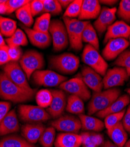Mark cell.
<instances>
[{"mask_svg":"<svg viewBox=\"0 0 130 147\" xmlns=\"http://www.w3.org/2000/svg\"><path fill=\"white\" fill-rule=\"evenodd\" d=\"M34 95L17 86L4 72H0V98L14 103H22L31 100Z\"/></svg>","mask_w":130,"mask_h":147,"instance_id":"6da1fadb","label":"cell"},{"mask_svg":"<svg viewBox=\"0 0 130 147\" xmlns=\"http://www.w3.org/2000/svg\"><path fill=\"white\" fill-rule=\"evenodd\" d=\"M121 90L116 88L94 92L88 104L89 115L96 114L109 107L119 98Z\"/></svg>","mask_w":130,"mask_h":147,"instance_id":"7a4b0ae2","label":"cell"},{"mask_svg":"<svg viewBox=\"0 0 130 147\" xmlns=\"http://www.w3.org/2000/svg\"><path fill=\"white\" fill-rule=\"evenodd\" d=\"M63 20L66 28L71 48L77 51L81 50L83 48L82 34L89 21L63 17Z\"/></svg>","mask_w":130,"mask_h":147,"instance_id":"3957f363","label":"cell"},{"mask_svg":"<svg viewBox=\"0 0 130 147\" xmlns=\"http://www.w3.org/2000/svg\"><path fill=\"white\" fill-rule=\"evenodd\" d=\"M80 61L78 57L72 53H66L55 55L49 59V67L63 74H72L78 69Z\"/></svg>","mask_w":130,"mask_h":147,"instance_id":"277c9868","label":"cell"},{"mask_svg":"<svg viewBox=\"0 0 130 147\" xmlns=\"http://www.w3.org/2000/svg\"><path fill=\"white\" fill-rule=\"evenodd\" d=\"M2 69L6 76L17 86L28 92L35 94L36 90H33L30 87L26 74L20 66L19 63L10 61L3 65Z\"/></svg>","mask_w":130,"mask_h":147,"instance_id":"5b68a950","label":"cell"},{"mask_svg":"<svg viewBox=\"0 0 130 147\" xmlns=\"http://www.w3.org/2000/svg\"><path fill=\"white\" fill-rule=\"evenodd\" d=\"M82 61L101 76H104L108 69V64L99 51L91 45L85 46L82 53Z\"/></svg>","mask_w":130,"mask_h":147,"instance_id":"8992f818","label":"cell"},{"mask_svg":"<svg viewBox=\"0 0 130 147\" xmlns=\"http://www.w3.org/2000/svg\"><path fill=\"white\" fill-rule=\"evenodd\" d=\"M49 32L51 36L53 50L61 51L69 45V37L64 22L58 19L51 21Z\"/></svg>","mask_w":130,"mask_h":147,"instance_id":"52a82bcc","label":"cell"},{"mask_svg":"<svg viewBox=\"0 0 130 147\" xmlns=\"http://www.w3.org/2000/svg\"><path fill=\"white\" fill-rule=\"evenodd\" d=\"M19 65L24 71L28 80H29L34 72L41 70L43 68L45 61L41 53L35 50H29L21 57Z\"/></svg>","mask_w":130,"mask_h":147,"instance_id":"ba28073f","label":"cell"},{"mask_svg":"<svg viewBox=\"0 0 130 147\" xmlns=\"http://www.w3.org/2000/svg\"><path fill=\"white\" fill-rule=\"evenodd\" d=\"M18 113L21 119L28 124L42 123L51 118L44 108L38 105H21L18 107Z\"/></svg>","mask_w":130,"mask_h":147,"instance_id":"9c48e42d","label":"cell"},{"mask_svg":"<svg viewBox=\"0 0 130 147\" xmlns=\"http://www.w3.org/2000/svg\"><path fill=\"white\" fill-rule=\"evenodd\" d=\"M35 84L45 87H54L67 80V78L52 70H38L32 74Z\"/></svg>","mask_w":130,"mask_h":147,"instance_id":"30bf717a","label":"cell"},{"mask_svg":"<svg viewBox=\"0 0 130 147\" xmlns=\"http://www.w3.org/2000/svg\"><path fill=\"white\" fill-rule=\"evenodd\" d=\"M59 88L63 91L79 97L83 101H86L91 98V92L89 88L79 77L63 82L59 85Z\"/></svg>","mask_w":130,"mask_h":147,"instance_id":"8fae6325","label":"cell"},{"mask_svg":"<svg viewBox=\"0 0 130 147\" xmlns=\"http://www.w3.org/2000/svg\"><path fill=\"white\" fill-rule=\"evenodd\" d=\"M128 77L127 72L124 68L115 67L109 69L106 72L103 79V88L108 90L122 86Z\"/></svg>","mask_w":130,"mask_h":147,"instance_id":"7c38bea8","label":"cell"},{"mask_svg":"<svg viewBox=\"0 0 130 147\" xmlns=\"http://www.w3.org/2000/svg\"><path fill=\"white\" fill-rule=\"evenodd\" d=\"M55 129L68 133H78L81 129V121L79 117L74 115H62L51 122Z\"/></svg>","mask_w":130,"mask_h":147,"instance_id":"4fadbf2b","label":"cell"},{"mask_svg":"<svg viewBox=\"0 0 130 147\" xmlns=\"http://www.w3.org/2000/svg\"><path fill=\"white\" fill-rule=\"evenodd\" d=\"M129 45V41L125 38H114L110 40L102 51L104 59L111 61L119 57L126 50Z\"/></svg>","mask_w":130,"mask_h":147,"instance_id":"5bb4252c","label":"cell"},{"mask_svg":"<svg viewBox=\"0 0 130 147\" xmlns=\"http://www.w3.org/2000/svg\"><path fill=\"white\" fill-rule=\"evenodd\" d=\"M117 11L115 7H104L101 8L99 17L93 24L94 28L100 35L107 31L108 28L114 22Z\"/></svg>","mask_w":130,"mask_h":147,"instance_id":"9a60e30c","label":"cell"},{"mask_svg":"<svg viewBox=\"0 0 130 147\" xmlns=\"http://www.w3.org/2000/svg\"><path fill=\"white\" fill-rule=\"evenodd\" d=\"M53 95L51 105L46 109V111L51 117L56 119L61 117L66 109L67 99L65 92L61 90H52Z\"/></svg>","mask_w":130,"mask_h":147,"instance_id":"2e32d148","label":"cell"},{"mask_svg":"<svg viewBox=\"0 0 130 147\" xmlns=\"http://www.w3.org/2000/svg\"><path fill=\"white\" fill-rule=\"evenodd\" d=\"M89 88L97 92L103 88V79L101 76L88 66H83L81 70V75L79 76Z\"/></svg>","mask_w":130,"mask_h":147,"instance_id":"e0dca14e","label":"cell"},{"mask_svg":"<svg viewBox=\"0 0 130 147\" xmlns=\"http://www.w3.org/2000/svg\"><path fill=\"white\" fill-rule=\"evenodd\" d=\"M130 36V26L124 21H117L111 25L106 31L104 42H107L111 39L125 38Z\"/></svg>","mask_w":130,"mask_h":147,"instance_id":"ac0fdd59","label":"cell"},{"mask_svg":"<svg viewBox=\"0 0 130 147\" xmlns=\"http://www.w3.org/2000/svg\"><path fill=\"white\" fill-rule=\"evenodd\" d=\"M101 10L99 1L84 0L83 1L79 20L86 21L97 18Z\"/></svg>","mask_w":130,"mask_h":147,"instance_id":"d6986e66","label":"cell"},{"mask_svg":"<svg viewBox=\"0 0 130 147\" xmlns=\"http://www.w3.org/2000/svg\"><path fill=\"white\" fill-rule=\"evenodd\" d=\"M22 27L33 46L44 49L48 48L51 45L52 38L49 32L45 33L37 31L25 26Z\"/></svg>","mask_w":130,"mask_h":147,"instance_id":"ffe728a7","label":"cell"},{"mask_svg":"<svg viewBox=\"0 0 130 147\" xmlns=\"http://www.w3.org/2000/svg\"><path fill=\"white\" fill-rule=\"evenodd\" d=\"M19 124L15 109L9 111L0 123V137L8 136L18 132Z\"/></svg>","mask_w":130,"mask_h":147,"instance_id":"44dd1931","label":"cell"},{"mask_svg":"<svg viewBox=\"0 0 130 147\" xmlns=\"http://www.w3.org/2000/svg\"><path fill=\"white\" fill-rule=\"evenodd\" d=\"M45 129V127L42 123H28L22 126V136L29 143L35 144L39 140Z\"/></svg>","mask_w":130,"mask_h":147,"instance_id":"7402d4cb","label":"cell"},{"mask_svg":"<svg viewBox=\"0 0 130 147\" xmlns=\"http://www.w3.org/2000/svg\"><path fill=\"white\" fill-rule=\"evenodd\" d=\"M55 147H80L82 145L81 135L76 133H61L57 136Z\"/></svg>","mask_w":130,"mask_h":147,"instance_id":"603a6c76","label":"cell"},{"mask_svg":"<svg viewBox=\"0 0 130 147\" xmlns=\"http://www.w3.org/2000/svg\"><path fill=\"white\" fill-rule=\"evenodd\" d=\"M130 103V98L127 94L120 96L109 107L96 113V115L101 118H104L108 115L119 113Z\"/></svg>","mask_w":130,"mask_h":147,"instance_id":"cb8c5ba5","label":"cell"},{"mask_svg":"<svg viewBox=\"0 0 130 147\" xmlns=\"http://www.w3.org/2000/svg\"><path fill=\"white\" fill-rule=\"evenodd\" d=\"M107 134L113 142L119 147H124L128 139V135L121 121L107 129Z\"/></svg>","mask_w":130,"mask_h":147,"instance_id":"d4e9b609","label":"cell"},{"mask_svg":"<svg viewBox=\"0 0 130 147\" xmlns=\"http://www.w3.org/2000/svg\"><path fill=\"white\" fill-rule=\"evenodd\" d=\"M78 117L81 121V129L84 131L100 132L105 127L104 122L97 118L84 114H80Z\"/></svg>","mask_w":130,"mask_h":147,"instance_id":"484cf974","label":"cell"},{"mask_svg":"<svg viewBox=\"0 0 130 147\" xmlns=\"http://www.w3.org/2000/svg\"><path fill=\"white\" fill-rule=\"evenodd\" d=\"M0 147H37L18 135H8L0 140Z\"/></svg>","mask_w":130,"mask_h":147,"instance_id":"4316f807","label":"cell"},{"mask_svg":"<svg viewBox=\"0 0 130 147\" xmlns=\"http://www.w3.org/2000/svg\"><path fill=\"white\" fill-rule=\"evenodd\" d=\"M66 110L72 114H83L85 112L83 101L77 96L69 95L67 99Z\"/></svg>","mask_w":130,"mask_h":147,"instance_id":"83f0119b","label":"cell"},{"mask_svg":"<svg viewBox=\"0 0 130 147\" xmlns=\"http://www.w3.org/2000/svg\"><path fill=\"white\" fill-rule=\"evenodd\" d=\"M82 41L91 45L99 50V41L97 32L92 24L89 22L82 34Z\"/></svg>","mask_w":130,"mask_h":147,"instance_id":"f1b7e54d","label":"cell"},{"mask_svg":"<svg viewBox=\"0 0 130 147\" xmlns=\"http://www.w3.org/2000/svg\"><path fill=\"white\" fill-rule=\"evenodd\" d=\"M83 147H98L103 143V135L94 132H85L81 134Z\"/></svg>","mask_w":130,"mask_h":147,"instance_id":"f546056e","label":"cell"},{"mask_svg":"<svg viewBox=\"0 0 130 147\" xmlns=\"http://www.w3.org/2000/svg\"><path fill=\"white\" fill-rule=\"evenodd\" d=\"M16 17L25 27L30 28L33 23V16L32 14L30 2L24 6L22 7L15 12Z\"/></svg>","mask_w":130,"mask_h":147,"instance_id":"4dcf8cb0","label":"cell"},{"mask_svg":"<svg viewBox=\"0 0 130 147\" xmlns=\"http://www.w3.org/2000/svg\"><path fill=\"white\" fill-rule=\"evenodd\" d=\"M17 22L13 20L0 16V32L6 37H11L17 30Z\"/></svg>","mask_w":130,"mask_h":147,"instance_id":"1f68e13d","label":"cell"},{"mask_svg":"<svg viewBox=\"0 0 130 147\" xmlns=\"http://www.w3.org/2000/svg\"><path fill=\"white\" fill-rule=\"evenodd\" d=\"M51 14L48 13L43 14L35 20L33 30L42 32L48 33L51 22Z\"/></svg>","mask_w":130,"mask_h":147,"instance_id":"d6a6232c","label":"cell"},{"mask_svg":"<svg viewBox=\"0 0 130 147\" xmlns=\"http://www.w3.org/2000/svg\"><path fill=\"white\" fill-rule=\"evenodd\" d=\"M52 98V91L46 89L39 90L35 96L38 106L43 108H48L51 105Z\"/></svg>","mask_w":130,"mask_h":147,"instance_id":"836d02e7","label":"cell"},{"mask_svg":"<svg viewBox=\"0 0 130 147\" xmlns=\"http://www.w3.org/2000/svg\"><path fill=\"white\" fill-rule=\"evenodd\" d=\"M6 42L8 45L18 47L26 46L28 44L26 34L19 28H17L13 36L6 39Z\"/></svg>","mask_w":130,"mask_h":147,"instance_id":"e575fe53","label":"cell"},{"mask_svg":"<svg viewBox=\"0 0 130 147\" xmlns=\"http://www.w3.org/2000/svg\"><path fill=\"white\" fill-rule=\"evenodd\" d=\"M56 129L53 127L45 128L39 140L42 147H52L55 141Z\"/></svg>","mask_w":130,"mask_h":147,"instance_id":"d590c367","label":"cell"},{"mask_svg":"<svg viewBox=\"0 0 130 147\" xmlns=\"http://www.w3.org/2000/svg\"><path fill=\"white\" fill-rule=\"evenodd\" d=\"M43 4V13L57 16L62 11V8L57 0H42Z\"/></svg>","mask_w":130,"mask_h":147,"instance_id":"8d00e7d4","label":"cell"},{"mask_svg":"<svg viewBox=\"0 0 130 147\" xmlns=\"http://www.w3.org/2000/svg\"><path fill=\"white\" fill-rule=\"evenodd\" d=\"M82 3V0L73 1V2L66 9L63 14V17L69 18H76V17H79L81 11Z\"/></svg>","mask_w":130,"mask_h":147,"instance_id":"74e56055","label":"cell"},{"mask_svg":"<svg viewBox=\"0 0 130 147\" xmlns=\"http://www.w3.org/2000/svg\"><path fill=\"white\" fill-rule=\"evenodd\" d=\"M114 64L117 67L126 69L128 76L130 77V50H125L114 61Z\"/></svg>","mask_w":130,"mask_h":147,"instance_id":"f35d334b","label":"cell"},{"mask_svg":"<svg viewBox=\"0 0 130 147\" xmlns=\"http://www.w3.org/2000/svg\"><path fill=\"white\" fill-rule=\"evenodd\" d=\"M117 15L125 22H130V0H122L120 2Z\"/></svg>","mask_w":130,"mask_h":147,"instance_id":"ab89813d","label":"cell"},{"mask_svg":"<svg viewBox=\"0 0 130 147\" xmlns=\"http://www.w3.org/2000/svg\"><path fill=\"white\" fill-rule=\"evenodd\" d=\"M126 111V109H124L123 111L114 114H111L110 115H108L104 118V125L105 127L107 128V129H109L111 128V127L115 125L119 122H121L122 121V119L125 114V113Z\"/></svg>","mask_w":130,"mask_h":147,"instance_id":"60d3db41","label":"cell"},{"mask_svg":"<svg viewBox=\"0 0 130 147\" xmlns=\"http://www.w3.org/2000/svg\"><path fill=\"white\" fill-rule=\"evenodd\" d=\"M28 0H7L6 3L7 14H9L17 11L22 7L29 3Z\"/></svg>","mask_w":130,"mask_h":147,"instance_id":"b9f144b4","label":"cell"},{"mask_svg":"<svg viewBox=\"0 0 130 147\" xmlns=\"http://www.w3.org/2000/svg\"><path fill=\"white\" fill-rule=\"evenodd\" d=\"M8 53L11 61L18 62L22 56V49L20 47L14 45H8Z\"/></svg>","mask_w":130,"mask_h":147,"instance_id":"7bdbcfd3","label":"cell"},{"mask_svg":"<svg viewBox=\"0 0 130 147\" xmlns=\"http://www.w3.org/2000/svg\"><path fill=\"white\" fill-rule=\"evenodd\" d=\"M30 8L33 17L43 13V4L42 0H33V1H31Z\"/></svg>","mask_w":130,"mask_h":147,"instance_id":"ee69618b","label":"cell"},{"mask_svg":"<svg viewBox=\"0 0 130 147\" xmlns=\"http://www.w3.org/2000/svg\"><path fill=\"white\" fill-rule=\"evenodd\" d=\"M8 49V46L7 45L0 48V65H4L11 61Z\"/></svg>","mask_w":130,"mask_h":147,"instance_id":"f6af8a7d","label":"cell"},{"mask_svg":"<svg viewBox=\"0 0 130 147\" xmlns=\"http://www.w3.org/2000/svg\"><path fill=\"white\" fill-rule=\"evenodd\" d=\"M11 104L8 101H0V123L9 113Z\"/></svg>","mask_w":130,"mask_h":147,"instance_id":"bcb514c9","label":"cell"},{"mask_svg":"<svg viewBox=\"0 0 130 147\" xmlns=\"http://www.w3.org/2000/svg\"><path fill=\"white\" fill-rule=\"evenodd\" d=\"M121 122L126 131L130 134V105L126 110Z\"/></svg>","mask_w":130,"mask_h":147,"instance_id":"7dc6e473","label":"cell"},{"mask_svg":"<svg viewBox=\"0 0 130 147\" xmlns=\"http://www.w3.org/2000/svg\"><path fill=\"white\" fill-rule=\"evenodd\" d=\"M7 0H0V14H7Z\"/></svg>","mask_w":130,"mask_h":147,"instance_id":"c3c4849f","label":"cell"},{"mask_svg":"<svg viewBox=\"0 0 130 147\" xmlns=\"http://www.w3.org/2000/svg\"><path fill=\"white\" fill-rule=\"evenodd\" d=\"M59 3L61 6L62 8H67L68 6L73 2L72 0H59Z\"/></svg>","mask_w":130,"mask_h":147,"instance_id":"681fc988","label":"cell"},{"mask_svg":"<svg viewBox=\"0 0 130 147\" xmlns=\"http://www.w3.org/2000/svg\"><path fill=\"white\" fill-rule=\"evenodd\" d=\"M99 2L100 3H101L103 4H105L109 6H112L115 4H116L118 2V1H116V0H102V1H99Z\"/></svg>","mask_w":130,"mask_h":147,"instance_id":"f907efd6","label":"cell"},{"mask_svg":"<svg viewBox=\"0 0 130 147\" xmlns=\"http://www.w3.org/2000/svg\"><path fill=\"white\" fill-rule=\"evenodd\" d=\"M101 147H119L110 141H106L103 143Z\"/></svg>","mask_w":130,"mask_h":147,"instance_id":"816d5d0a","label":"cell"},{"mask_svg":"<svg viewBox=\"0 0 130 147\" xmlns=\"http://www.w3.org/2000/svg\"><path fill=\"white\" fill-rule=\"evenodd\" d=\"M5 41L3 38V35H2V34L0 32V48H1L5 45H6L5 44Z\"/></svg>","mask_w":130,"mask_h":147,"instance_id":"f5cc1de1","label":"cell"},{"mask_svg":"<svg viewBox=\"0 0 130 147\" xmlns=\"http://www.w3.org/2000/svg\"><path fill=\"white\" fill-rule=\"evenodd\" d=\"M124 147H130V139L126 142Z\"/></svg>","mask_w":130,"mask_h":147,"instance_id":"db71d44e","label":"cell"},{"mask_svg":"<svg viewBox=\"0 0 130 147\" xmlns=\"http://www.w3.org/2000/svg\"><path fill=\"white\" fill-rule=\"evenodd\" d=\"M127 92L129 94V96H130V88H129V89L127 90Z\"/></svg>","mask_w":130,"mask_h":147,"instance_id":"11a10c76","label":"cell"},{"mask_svg":"<svg viewBox=\"0 0 130 147\" xmlns=\"http://www.w3.org/2000/svg\"><path fill=\"white\" fill-rule=\"evenodd\" d=\"M129 45H130V36H129Z\"/></svg>","mask_w":130,"mask_h":147,"instance_id":"9f6ffc18","label":"cell"}]
</instances>
